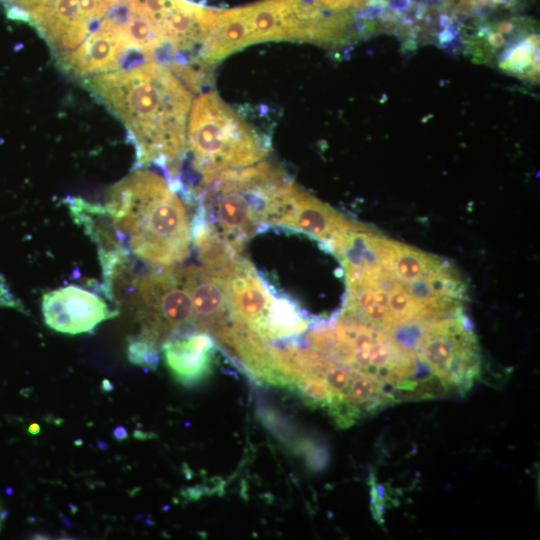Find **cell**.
Instances as JSON below:
<instances>
[{"label": "cell", "mask_w": 540, "mask_h": 540, "mask_svg": "<svg viewBox=\"0 0 540 540\" xmlns=\"http://www.w3.org/2000/svg\"><path fill=\"white\" fill-rule=\"evenodd\" d=\"M86 87L126 126L136 167L155 163L182 190L191 90L168 67L150 60L136 68L88 77Z\"/></svg>", "instance_id": "cell-1"}, {"label": "cell", "mask_w": 540, "mask_h": 540, "mask_svg": "<svg viewBox=\"0 0 540 540\" xmlns=\"http://www.w3.org/2000/svg\"><path fill=\"white\" fill-rule=\"evenodd\" d=\"M368 230L355 222L333 250L346 281L339 315L393 335L463 308L465 292L411 281L380 261L368 244Z\"/></svg>", "instance_id": "cell-2"}, {"label": "cell", "mask_w": 540, "mask_h": 540, "mask_svg": "<svg viewBox=\"0 0 540 540\" xmlns=\"http://www.w3.org/2000/svg\"><path fill=\"white\" fill-rule=\"evenodd\" d=\"M104 208L124 248L154 268L177 266L189 256L190 218L160 175L133 172L108 189Z\"/></svg>", "instance_id": "cell-3"}, {"label": "cell", "mask_w": 540, "mask_h": 540, "mask_svg": "<svg viewBox=\"0 0 540 540\" xmlns=\"http://www.w3.org/2000/svg\"><path fill=\"white\" fill-rule=\"evenodd\" d=\"M309 328L306 340L314 350L377 381L393 404L423 399L428 391L431 373L392 334L339 314Z\"/></svg>", "instance_id": "cell-4"}, {"label": "cell", "mask_w": 540, "mask_h": 540, "mask_svg": "<svg viewBox=\"0 0 540 540\" xmlns=\"http://www.w3.org/2000/svg\"><path fill=\"white\" fill-rule=\"evenodd\" d=\"M290 182L282 169L266 161L224 171L194 194L193 218L242 251L254 234L272 224Z\"/></svg>", "instance_id": "cell-5"}, {"label": "cell", "mask_w": 540, "mask_h": 540, "mask_svg": "<svg viewBox=\"0 0 540 540\" xmlns=\"http://www.w3.org/2000/svg\"><path fill=\"white\" fill-rule=\"evenodd\" d=\"M268 143L215 92L193 102L186 129V152L200 175L194 195L218 174L260 162Z\"/></svg>", "instance_id": "cell-6"}, {"label": "cell", "mask_w": 540, "mask_h": 540, "mask_svg": "<svg viewBox=\"0 0 540 540\" xmlns=\"http://www.w3.org/2000/svg\"><path fill=\"white\" fill-rule=\"evenodd\" d=\"M413 347L417 360L447 392H467L479 375V346L463 308L420 324Z\"/></svg>", "instance_id": "cell-7"}, {"label": "cell", "mask_w": 540, "mask_h": 540, "mask_svg": "<svg viewBox=\"0 0 540 540\" xmlns=\"http://www.w3.org/2000/svg\"><path fill=\"white\" fill-rule=\"evenodd\" d=\"M141 339L158 349L179 335L195 331L194 309L183 268H154L133 281Z\"/></svg>", "instance_id": "cell-8"}, {"label": "cell", "mask_w": 540, "mask_h": 540, "mask_svg": "<svg viewBox=\"0 0 540 540\" xmlns=\"http://www.w3.org/2000/svg\"><path fill=\"white\" fill-rule=\"evenodd\" d=\"M354 222L291 182L272 225L299 230L318 239L332 253Z\"/></svg>", "instance_id": "cell-9"}, {"label": "cell", "mask_w": 540, "mask_h": 540, "mask_svg": "<svg viewBox=\"0 0 540 540\" xmlns=\"http://www.w3.org/2000/svg\"><path fill=\"white\" fill-rule=\"evenodd\" d=\"M42 313L48 327L71 335L90 332L118 315L99 295L75 285L45 293Z\"/></svg>", "instance_id": "cell-10"}, {"label": "cell", "mask_w": 540, "mask_h": 540, "mask_svg": "<svg viewBox=\"0 0 540 540\" xmlns=\"http://www.w3.org/2000/svg\"><path fill=\"white\" fill-rule=\"evenodd\" d=\"M232 316L245 324L265 342L269 316L275 296L256 273L251 262L242 257L224 277Z\"/></svg>", "instance_id": "cell-11"}, {"label": "cell", "mask_w": 540, "mask_h": 540, "mask_svg": "<svg viewBox=\"0 0 540 540\" xmlns=\"http://www.w3.org/2000/svg\"><path fill=\"white\" fill-rule=\"evenodd\" d=\"M67 201L75 222L84 228L97 245L103 275L100 288L107 298L112 299L114 283L124 270L129 252L118 240L114 230H111L104 206L81 198H69Z\"/></svg>", "instance_id": "cell-12"}, {"label": "cell", "mask_w": 540, "mask_h": 540, "mask_svg": "<svg viewBox=\"0 0 540 540\" xmlns=\"http://www.w3.org/2000/svg\"><path fill=\"white\" fill-rule=\"evenodd\" d=\"M194 309L195 331L216 336L233 320L223 278L203 266L183 267Z\"/></svg>", "instance_id": "cell-13"}, {"label": "cell", "mask_w": 540, "mask_h": 540, "mask_svg": "<svg viewBox=\"0 0 540 540\" xmlns=\"http://www.w3.org/2000/svg\"><path fill=\"white\" fill-rule=\"evenodd\" d=\"M166 366L182 385L192 386L203 381L214 366L216 344L205 331H191L162 344Z\"/></svg>", "instance_id": "cell-14"}, {"label": "cell", "mask_w": 540, "mask_h": 540, "mask_svg": "<svg viewBox=\"0 0 540 540\" xmlns=\"http://www.w3.org/2000/svg\"><path fill=\"white\" fill-rule=\"evenodd\" d=\"M134 47L120 32L101 26L76 49L62 69L87 78L120 70L124 68L129 50Z\"/></svg>", "instance_id": "cell-15"}, {"label": "cell", "mask_w": 540, "mask_h": 540, "mask_svg": "<svg viewBox=\"0 0 540 540\" xmlns=\"http://www.w3.org/2000/svg\"><path fill=\"white\" fill-rule=\"evenodd\" d=\"M497 56V66L513 76L539 82V36L526 29L513 36Z\"/></svg>", "instance_id": "cell-16"}, {"label": "cell", "mask_w": 540, "mask_h": 540, "mask_svg": "<svg viewBox=\"0 0 540 540\" xmlns=\"http://www.w3.org/2000/svg\"><path fill=\"white\" fill-rule=\"evenodd\" d=\"M325 15L348 21L366 29L372 30L373 20L385 10L389 0H310Z\"/></svg>", "instance_id": "cell-17"}, {"label": "cell", "mask_w": 540, "mask_h": 540, "mask_svg": "<svg viewBox=\"0 0 540 540\" xmlns=\"http://www.w3.org/2000/svg\"><path fill=\"white\" fill-rule=\"evenodd\" d=\"M302 399L310 406L329 408L332 393L325 382L315 376H303L294 385Z\"/></svg>", "instance_id": "cell-18"}, {"label": "cell", "mask_w": 540, "mask_h": 540, "mask_svg": "<svg viewBox=\"0 0 540 540\" xmlns=\"http://www.w3.org/2000/svg\"><path fill=\"white\" fill-rule=\"evenodd\" d=\"M129 360L138 366L149 370H155L158 364V349L147 341L136 338L132 339L127 348Z\"/></svg>", "instance_id": "cell-19"}, {"label": "cell", "mask_w": 540, "mask_h": 540, "mask_svg": "<svg viewBox=\"0 0 540 540\" xmlns=\"http://www.w3.org/2000/svg\"><path fill=\"white\" fill-rule=\"evenodd\" d=\"M448 7L458 12H470L481 5L492 4V0H442Z\"/></svg>", "instance_id": "cell-20"}, {"label": "cell", "mask_w": 540, "mask_h": 540, "mask_svg": "<svg viewBox=\"0 0 540 540\" xmlns=\"http://www.w3.org/2000/svg\"><path fill=\"white\" fill-rule=\"evenodd\" d=\"M114 435L117 439H124L126 437V430L120 426L115 429Z\"/></svg>", "instance_id": "cell-21"}, {"label": "cell", "mask_w": 540, "mask_h": 540, "mask_svg": "<svg viewBox=\"0 0 540 540\" xmlns=\"http://www.w3.org/2000/svg\"><path fill=\"white\" fill-rule=\"evenodd\" d=\"M29 433L38 434L40 432V427L37 423H32L28 428Z\"/></svg>", "instance_id": "cell-22"}, {"label": "cell", "mask_w": 540, "mask_h": 540, "mask_svg": "<svg viewBox=\"0 0 540 540\" xmlns=\"http://www.w3.org/2000/svg\"><path fill=\"white\" fill-rule=\"evenodd\" d=\"M2 520H3V513H2V510L0 508V529H1Z\"/></svg>", "instance_id": "cell-23"}]
</instances>
